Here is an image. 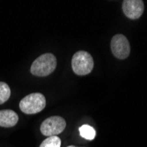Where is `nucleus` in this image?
I'll list each match as a JSON object with an SVG mask.
<instances>
[{"instance_id": "20e7f679", "label": "nucleus", "mask_w": 147, "mask_h": 147, "mask_svg": "<svg viewBox=\"0 0 147 147\" xmlns=\"http://www.w3.org/2000/svg\"><path fill=\"white\" fill-rule=\"evenodd\" d=\"M66 127L64 119L61 116H51L41 125V132L47 137H55L63 131Z\"/></svg>"}, {"instance_id": "6e6552de", "label": "nucleus", "mask_w": 147, "mask_h": 147, "mask_svg": "<svg viewBox=\"0 0 147 147\" xmlns=\"http://www.w3.org/2000/svg\"><path fill=\"white\" fill-rule=\"evenodd\" d=\"M79 134L85 139L92 140V139H94L96 136V131L92 126L85 124L79 128Z\"/></svg>"}, {"instance_id": "1a4fd4ad", "label": "nucleus", "mask_w": 147, "mask_h": 147, "mask_svg": "<svg viewBox=\"0 0 147 147\" xmlns=\"http://www.w3.org/2000/svg\"><path fill=\"white\" fill-rule=\"evenodd\" d=\"M11 96V89L5 82H0V104H3L9 100Z\"/></svg>"}, {"instance_id": "423d86ee", "label": "nucleus", "mask_w": 147, "mask_h": 147, "mask_svg": "<svg viewBox=\"0 0 147 147\" xmlns=\"http://www.w3.org/2000/svg\"><path fill=\"white\" fill-rule=\"evenodd\" d=\"M144 10L142 0H125L123 2V11L127 18L130 20L139 19Z\"/></svg>"}, {"instance_id": "9d476101", "label": "nucleus", "mask_w": 147, "mask_h": 147, "mask_svg": "<svg viewBox=\"0 0 147 147\" xmlns=\"http://www.w3.org/2000/svg\"><path fill=\"white\" fill-rule=\"evenodd\" d=\"M60 146H61V139L57 136L49 137L40 145V147H60Z\"/></svg>"}, {"instance_id": "0eeeda50", "label": "nucleus", "mask_w": 147, "mask_h": 147, "mask_svg": "<svg viewBox=\"0 0 147 147\" xmlns=\"http://www.w3.org/2000/svg\"><path fill=\"white\" fill-rule=\"evenodd\" d=\"M19 121L18 115L11 109L0 110V126L5 128L13 127Z\"/></svg>"}, {"instance_id": "7ed1b4c3", "label": "nucleus", "mask_w": 147, "mask_h": 147, "mask_svg": "<svg viewBox=\"0 0 147 147\" xmlns=\"http://www.w3.org/2000/svg\"><path fill=\"white\" fill-rule=\"evenodd\" d=\"M93 59L86 51L76 52L72 60L71 66L73 71L78 76H85L89 74L93 69Z\"/></svg>"}, {"instance_id": "f03ea898", "label": "nucleus", "mask_w": 147, "mask_h": 147, "mask_svg": "<svg viewBox=\"0 0 147 147\" xmlns=\"http://www.w3.org/2000/svg\"><path fill=\"white\" fill-rule=\"evenodd\" d=\"M46 106L45 97L39 92L31 93L24 97L20 102V110L26 115H33L41 112Z\"/></svg>"}, {"instance_id": "f257e3e1", "label": "nucleus", "mask_w": 147, "mask_h": 147, "mask_svg": "<svg viewBox=\"0 0 147 147\" xmlns=\"http://www.w3.org/2000/svg\"><path fill=\"white\" fill-rule=\"evenodd\" d=\"M57 68V58L51 53H46L36 58L32 63L30 71L37 77H46Z\"/></svg>"}, {"instance_id": "39448f33", "label": "nucleus", "mask_w": 147, "mask_h": 147, "mask_svg": "<svg viewBox=\"0 0 147 147\" xmlns=\"http://www.w3.org/2000/svg\"><path fill=\"white\" fill-rule=\"evenodd\" d=\"M111 50L118 59H126L130 53V45L123 34H115L111 40Z\"/></svg>"}, {"instance_id": "9b49d317", "label": "nucleus", "mask_w": 147, "mask_h": 147, "mask_svg": "<svg viewBox=\"0 0 147 147\" xmlns=\"http://www.w3.org/2000/svg\"><path fill=\"white\" fill-rule=\"evenodd\" d=\"M68 147H76V146H73V145H70V146H68Z\"/></svg>"}]
</instances>
